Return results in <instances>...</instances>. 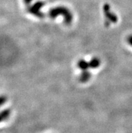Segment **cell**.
Instances as JSON below:
<instances>
[{
  "label": "cell",
  "mask_w": 132,
  "mask_h": 133,
  "mask_svg": "<svg viewBox=\"0 0 132 133\" xmlns=\"http://www.w3.org/2000/svg\"><path fill=\"white\" fill-rule=\"evenodd\" d=\"M127 41L129 45H130L131 47H132V35H130L128 36V37H127Z\"/></svg>",
  "instance_id": "2"
},
{
  "label": "cell",
  "mask_w": 132,
  "mask_h": 133,
  "mask_svg": "<svg viewBox=\"0 0 132 133\" xmlns=\"http://www.w3.org/2000/svg\"><path fill=\"white\" fill-rule=\"evenodd\" d=\"M104 10L105 12V16H107L109 22H110L111 23H116L117 22V17L116 16L115 14H114L112 12H110L109 7L106 5Z\"/></svg>",
  "instance_id": "1"
}]
</instances>
